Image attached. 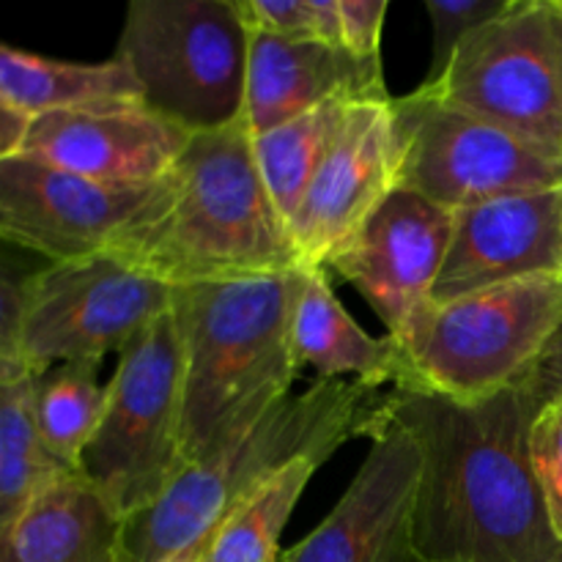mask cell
<instances>
[{
  "instance_id": "obj_22",
  "label": "cell",
  "mask_w": 562,
  "mask_h": 562,
  "mask_svg": "<svg viewBox=\"0 0 562 562\" xmlns=\"http://www.w3.org/2000/svg\"><path fill=\"white\" fill-rule=\"evenodd\" d=\"M33 373L0 379V532L71 472L44 448L33 409Z\"/></svg>"
},
{
  "instance_id": "obj_19",
  "label": "cell",
  "mask_w": 562,
  "mask_h": 562,
  "mask_svg": "<svg viewBox=\"0 0 562 562\" xmlns=\"http://www.w3.org/2000/svg\"><path fill=\"white\" fill-rule=\"evenodd\" d=\"M294 351L300 368L318 379H346L379 390H409L412 371L393 338H373L346 313L327 280V269H302L294 313Z\"/></svg>"
},
{
  "instance_id": "obj_27",
  "label": "cell",
  "mask_w": 562,
  "mask_h": 562,
  "mask_svg": "<svg viewBox=\"0 0 562 562\" xmlns=\"http://www.w3.org/2000/svg\"><path fill=\"white\" fill-rule=\"evenodd\" d=\"M530 461L547 505L549 525L562 541V393L543 401L532 417Z\"/></svg>"
},
{
  "instance_id": "obj_14",
  "label": "cell",
  "mask_w": 562,
  "mask_h": 562,
  "mask_svg": "<svg viewBox=\"0 0 562 562\" xmlns=\"http://www.w3.org/2000/svg\"><path fill=\"white\" fill-rule=\"evenodd\" d=\"M398 173L401 143L393 99L357 102L291 220L302 267L324 269L329 256L398 187Z\"/></svg>"
},
{
  "instance_id": "obj_35",
  "label": "cell",
  "mask_w": 562,
  "mask_h": 562,
  "mask_svg": "<svg viewBox=\"0 0 562 562\" xmlns=\"http://www.w3.org/2000/svg\"><path fill=\"white\" fill-rule=\"evenodd\" d=\"M560 274H562V269H560Z\"/></svg>"
},
{
  "instance_id": "obj_8",
  "label": "cell",
  "mask_w": 562,
  "mask_h": 562,
  "mask_svg": "<svg viewBox=\"0 0 562 562\" xmlns=\"http://www.w3.org/2000/svg\"><path fill=\"white\" fill-rule=\"evenodd\" d=\"M415 91L510 132L562 168V71L549 0H516L459 49L437 86Z\"/></svg>"
},
{
  "instance_id": "obj_23",
  "label": "cell",
  "mask_w": 562,
  "mask_h": 562,
  "mask_svg": "<svg viewBox=\"0 0 562 562\" xmlns=\"http://www.w3.org/2000/svg\"><path fill=\"white\" fill-rule=\"evenodd\" d=\"M357 102H329L289 124L252 137V154L274 206L289 223L294 220L307 187L316 179L340 126Z\"/></svg>"
},
{
  "instance_id": "obj_13",
  "label": "cell",
  "mask_w": 562,
  "mask_h": 562,
  "mask_svg": "<svg viewBox=\"0 0 562 562\" xmlns=\"http://www.w3.org/2000/svg\"><path fill=\"white\" fill-rule=\"evenodd\" d=\"M453 236V212L395 187L324 269L349 280L398 338L431 302Z\"/></svg>"
},
{
  "instance_id": "obj_31",
  "label": "cell",
  "mask_w": 562,
  "mask_h": 562,
  "mask_svg": "<svg viewBox=\"0 0 562 562\" xmlns=\"http://www.w3.org/2000/svg\"><path fill=\"white\" fill-rule=\"evenodd\" d=\"M31 121V115H25L22 110L11 108L9 102L0 99V162L22 154Z\"/></svg>"
},
{
  "instance_id": "obj_29",
  "label": "cell",
  "mask_w": 562,
  "mask_h": 562,
  "mask_svg": "<svg viewBox=\"0 0 562 562\" xmlns=\"http://www.w3.org/2000/svg\"><path fill=\"white\" fill-rule=\"evenodd\" d=\"M387 0H338L340 47L360 58H382V31Z\"/></svg>"
},
{
  "instance_id": "obj_17",
  "label": "cell",
  "mask_w": 562,
  "mask_h": 562,
  "mask_svg": "<svg viewBox=\"0 0 562 562\" xmlns=\"http://www.w3.org/2000/svg\"><path fill=\"white\" fill-rule=\"evenodd\" d=\"M382 58L340 44L250 33L245 124L250 135L289 124L329 102H387Z\"/></svg>"
},
{
  "instance_id": "obj_21",
  "label": "cell",
  "mask_w": 562,
  "mask_h": 562,
  "mask_svg": "<svg viewBox=\"0 0 562 562\" xmlns=\"http://www.w3.org/2000/svg\"><path fill=\"white\" fill-rule=\"evenodd\" d=\"M322 461L296 459L247 492L198 547V562H280V536Z\"/></svg>"
},
{
  "instance_id": "obj_25",
  "label": "cell",
  "mask_w": 562,
  "mask_h": 562,
  "mask_svg": "<svg viewBox=\"0 0 562 562\" xmlns=\"http://www.w3.org/2000/svg\"><path fill=\"white\" fill-rule=\"evenodd\" d=\"M514 3L516 0H426V11L434 27V44L428 75L417 88L437 86L459 55V49L477 31L508 14Z\"/></svg>"
},
{
  "instance_id": "obj_3",
  "label": "cell",
  "mask_w": 562,
  "mask_h": 562,
  "mask_svg": "<svg viewBox=\"0 0 562 562\" xmlns=\"http://www.w3.org/2000/svg\"><path fill=\"white\" fill-rule=\"evenodd\" d=\"M110 252L173 289L302 269L289 223L256 165L245 119L192 135L168 176L162 212Z\"/></svg>"
},
{
  "instance_id": "obj_12",
  "label": "cell",
  "mask_w": 562,
  "mask_h": 562,
  "mask_svg": "<svg viewBox=\"0 0 562 562\" xmlns=\"http://www.w3.org/2000/svg\"><path fill=\"white\" fill-rule=\"evenodd\" d=\"M417 483L420 450L387 412L338 505L280 562H426L415 541Z\"/></svg>"
},
{
  "instance_id": "obj_34",
  "label": "cell",
  "mask_w": 562,
  "mask_h": 562,
  "mask_svg": "<svg viewBox=\"0 0 562 562\" xmlns=\"http://www.w3.org/2000/svg\"><path fill=\"white\" fill-rule=\"evenodd\" d=\"M552 5H554V11L562 16V0H552Z\"/></svg>"
},
{
  "instance_id": "obj_5",
  "label": "cell",
  "mask_w": 562,
  "mask_h": 562,
  "mask_svg": "<svg viewBox=\"0 0 562 562\" xmlns=\"http://www.w3.org/2000/svg\"><path fill=\"white\" fill-rule=\"evenodd\" d=\"M562 327V274H536L450 302H428L393 338L412 387L459 404L525 382Z\"/></svg>"
},
{
  "instance_id": "obj_1",
  "label": "cell",
  "mask_w": 562,
  "mask_h": 562,
  "mask_svg": "<svg viewBox=\"0 0 562 562\" xmlns=\"http://www.w3.org/2000/svg\"><path fill=\"white\" fill-rule=\"evenodd\" d=\"M530 379L475 404L393 390L390 417L420 450L415 541L426 562H562L530 461Z\"/></svg>"
},
{
  "instance_id": "obj_6",
  "label": "cell",
  "mask_w": 562,
  "mask_h": 562,
  "mask_svg": "<svg viewBox=\"0 0 562 562\" xmlns=\"http://www.w3.org/2000/svg\"><path fill=\"white\" fill-rule=\"evenodd\" d=\"M113 58L140 102L190 135L245 119L250 31L234 0H132Z\"/></svg>"
},
{
  "instance_id": "obj_7",
  "label": "cell",
  "mask_w": 562,
  "mask_h": 562,
  "mask_svg": "<svg viewBox=\"0 0 562 562\" xmlns=\"http://www.w3.org/2000/svg\"><path fill=\"white\" fill-rule=\"evenodd\" d=\"M181 472V340L168 311L121 349L80 475L132 519L151 508Z\"/></svg>"
},
{
  "instance_id": "obj_30",
  "label": "cell",
  "mask_w": 562,
  "mask_h": 562,
  "mask_svg": "<svg viewBox=\"0 0 562 562\" xmlns=\"http://www.w3.org/2000/svg\"><path fill=\"white\" fill-rule=\"evenodd\" d=\"M527 379H530L532 390H536V395L541 398V404L552 398V395L562 393V327L558 329V335L549 340V346L543 349V355L538 357L536 368H532V373Z\"/></svg>"
},
{
  "instance_id": "obj_32",
  "label": "cell",
  "mask_w": 562,
  "mask_h": 562,
  "mask_svg": "<svg viewBox=\"0 0 562 562\" xmlns=\"http://www.w3.org/2000/svg\"><path fill=\"white\" fill-rule=\"evenodd\" d=\"M198 547H201V543H198ZM198 547H190V549H187V552L173 554V558H168V560H162V562H198Z\"/></svg>"
},
{
  "instance_id": "obj_11",
  "label": "cell",
  "mask_w": 562,
  "mask_h": 562,
  "mask_svg": "<svg viewBox=\"0 0 562 562\" xmlns=\"http://www.w3.org/2000/svg\"><path fill=\"white\" fill-rule=\"evenodd\" d=\"M168 201V179L151 187H104L44 159L0 162V245L42 263L110 252Z\"/></svg>"
},
{
  "instance_id": "obj_15",
  "label": "cell",
  "mask_w": 562,
  "mask_h": 562,
  "mask_svg": "<svg viewBox=\"0 0 562 562\" xmlns=\"http://www.w3.org/2000/svg\"><path fill=\"white\" fill-rule=\"evenodd\" d=\"M190 137L143 102H110L36 115L22 154L104 187H151L168 179Z\"/></svg>"
},
{
  "instance_id": "obj_24",
  "label": "cell",
  "mask_w": 562,
  "mask_h": 562,
  "mask_svg": "<svg viewBox=\"0 0 562 562\" xmlns=\"http://www.w3.org/2000/svg\"><path fill=\"white\" fill-rule=\"evenodd\" d=\"M104 406L108 384L99 382V366L66 362L33 379V409L44 448L71 472H80Z\"/></svg>"
},
{
  "instance_id": "obj_2",
  "label": "cell",
  "mask_w": 562,
  "mask_h": 562,
  "mask_svg": "<svg viewBox=\"0 0 562 562\" xmlns=\"http://www.w3.org/2000/svg\"><path fill=\"white\" fill-rule=\"evenodd\" d=\"M302 269L173 289L184 470L291 398Z\"/></svg>"
},
{
  "instance_id": "obj_18",
  "label": "cell",
  "mask_w": 562,
  "mask_h": 562,
  "mask_svg": "<svg viewBox=\"0 0 562 562\" xmlns=\"http://www.w3.org/2000/svg\"><path fill=\"white\" fill-rule=\"evenodd\" d=\"M124 530V516L80 472H66L0 532V562H130Z\"/></svg>"
},
{
  "instance_id": "obj_10",
  "label": "cell",
  "mask_w": 562,
  "mask_h": 562,
  "mask_svg": "<svg viewBox=\"0 0 562 562\" xmlns=\"http://www.w3.org/2000/svg\"><path fill=\"white\" fill-rule=\"evenodd\" d=\"M398 187L459 212L494 198L562 187V168L475 115L420 91L393 99Z\"/></svg>"
},
{
  "instance_id": "obj_4",
  "label": "cell",
  "mask_w": 562,
  "mask_h": 562,
  "mask_svg": "<svg viewBox=\"0 0 562 562\" xmlns=\"http://www.w3.org/2000/svg\"><path fill=\"white\" fill-rule=\"evenodd\" d=\"M393 390L346 379H316L241 437L187 467L143 514L126 519L130 562H162L206 541L247 492L296 459L327 464L346 442L371 439L387 415Z\"/></svg>"
},
{
  "instance_id": "obj_9",
  "label": "cell",
  "mask_w": 562,
  "mask_h": 562,
  "mask_svg": "<svg viewBox=\"0 0 562 562\" xmlns=\"http://www.w3.org/2000/svg\"><path fill=\"white\" fill-rule=\"evenodd\" d=\"M173 305V285L119 252L42 263L27 291L22 360L38 376L55 366H102Z\"/></svg>"
},
{
  "instance_id": "obj_33",
  "label": "cell",
  "mask_w": 562,
  "mask_h": 562,
  "mask_svg": "<svg viewBox=\"0 0 562 562\" xmlns=\"http://www.w3.org/2000/svg\"><path fill=\"white\" fill-rule=\"evenodd\" d=\"M549 3H552V0H549ZM554 27H558V49H560V71H562V16L558 14V11H554Z\"/></svg>"
},
{
  "instance_id": "obj_20",
  "label": "cell",
  "mask_w": 562,
  "mask_h": 562,
  "mask_svg": "<svg viewBox=\"0 0 562 562\" xmlns=\"http://www.w3.org/2000/svg\"><path fill=\"white\" fill-rule=\"evenodd\" d=\"M0 99L36 119L91 104L140 102V91L132 71L119 58L77 64L33 55L0 42Z\"/></svg>"
},
{
  "instance_id": "obj_26",
  "label": "cell",
  "mask_w": 562,
  "mask_h": 562,
  "mask_svg": "<svg viewBox=\"0 0 562 562\" xmlns=\"http://www.w3.org/2000/svg\"><path fill=\"white\" fill-rule=\"evenodd\" d=\"M38 269L42 261L0 245V379L31 373L22 360V318Z\"/></svg>"
},
{
  "instance_id": "obj_28",
  "label": "cell",
  "mask_w": 562,
  "mask_h": 562,
  "mask_svg": "<svg viewBox=\"0 0 562 562\" xmlns=\"http://www.w3.org/2000/svg\"><path fill=\"white\" fill-rule=\"evenodd\" d=\"M234 3L250 33L318 42L313 0H234Z\"/></svg>"
},
{
  "instance_id": "obj_16",
  "label": "cell",
  "mask_w": 562,
  "mask_h": 562,
  "mask_svg": "<svg viewBox=\"0 0 562 562\" xmlns=\"http://www.w3.org/2000/svg\"><path fill=\"white\" fill-rule=\"evenodd\" d=\"M562 269V187L453 212V236L431 302H450Z\"/></svg>"
}]
</instances>
